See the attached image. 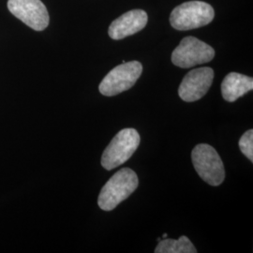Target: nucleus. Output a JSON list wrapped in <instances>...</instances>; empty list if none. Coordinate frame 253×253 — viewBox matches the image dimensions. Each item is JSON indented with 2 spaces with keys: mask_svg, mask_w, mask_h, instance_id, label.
<instances>
[{
  "mask_svg": "<svg viewBox=\"0 0 253 253\" xmlns=\"http://www.w3.org/2000/svg\"><path fill=\"white\" fill-rule=\"evenodd\" d=\"M156 253H196L197 250L191 243L190 239L182 235L177 240L171 238H164L159 241Z\"/></svg>",
  "mask_w": 253,
  "mask_h": 253,
  "instance_id": "9b49d317",
  "label": "nucleus"
},
{
  "mask_svg": "<svg viewBox=\"0 0 253 253\" xmlns=\"http://www.w3.org/2000/svg\"><path fill=\"white\" fill-rule=\"evenodd\" d=\"M253 89V78L240 73H229L221 83V94L228 102H234Z\"/></svg>",
  "mask_w": 253,
  "mask_h": 253,
  "instance_id": "9d476101",
  "label": "nucleus"
},
{
  "mask_svg": "<svg viewBox=\"0 0 253 253\" xmlns=\"http://www.w3.org/2000/svg\"><path fill=\"white\" fill-rule=\"evenodd\" d=\"M191 160L200 177L209 185L217 187L224 181V164L216 149L211 145H196L191 152Z\"/></svg>",
  "mask_w": 253,
  "mask_h": 253,
  "instance_id": "20e7f679",
  "label": "nucleus"
},
{
  "mask_svg": "<svg viewBox=\"0 0 253 253\" xmlns=\"http://www.w3.org/2000/svg\"><path fill=\"white\" fill-rule=\"evenodd\" d=\"M143 73V65L138 61L124 62L114 68L102 79L99 90L103 96L113 97L128 90Z\"/></svg>",
  "mask_w": 253,
  "mask_h": 253,
  "instance_id": "39448f33",
  "label": "nucleus"
},
{
  "mask_svg": "<svg viewBox=\"0 0 253 253\" xmlns=\"http://www.w3.org/2000/svg\"><path fill=\"white\" fill-rule=\"evenodd\" d=\"M140 141V135L134 128L121 129L102 154V167L111 171L126 163L137 150Z\"/></svg>",
  "mask_w": 253,
  "mask_h": 253,
  "instance_id": "7ed1b4c3",
  "label": "nucleus"
},
{
  "mask_svg": "<svg viewBox=\"0 0 253 253\" xmlns=\"http://www.w3.org/2000/svg\"><path fill=\"white\" fill-rule=\"evenodd\" d=\"M215 56V50L195 37L184 38L172 54L173 65L189 69L201 64L210 62Z\"/></svg>",
  "mask_w": 253,
  "mask_h": 253,
  "instance_id": "423d86ee",
  "label": "nucleus"
},
{
  "mask_svg": "<svg viewBox=\"0 0 253 253\" xmlns=\"http://www.w3.org/2000/svg\"><path fill=\"white\" fill-rule=\"evenodd\" d=\"M139 185L136 172L129 168H123L116 172L101 189L98 205L104 211H111L131 195Z\"/></svg>",
  "mask_w": 253,
  "mask_h": 253,
  "instance_id": "f257e3e1",
  "label": "nucleus"
},
{
  "mask_svg": "<svg viewBox=\"0 0 253 253\" xmlns=\"http://www.w3.org/2000/svg\"><path fill=\"white\" fill-rule=\"evenodd\" d=\"M9 10L19 20L36 31H42L49 25V13L41 0H9Z\"/></svg>",
  "mask_w": 253,
  "mask_h": 253,
  "instance_id": "0eeeda50",
  "label": "nucleus"
},
{
  "mask_svg": "<svg viewBox=\"0 0 253 253\" xmlns=\"http://www.w3.org/2000/svg\"><path fill=\"white\" fill-rule=\"evenodd\" d=\"M214 79V71L209 68H198L190 71L181 82L178 94L186 102L199 100L208 93Z\"/></svg>",
  "mask_w": 253,
  "mask_h": 253,
  "instance_id": "6e6552de",
  "label": "nucleus"
},
{
  "mask_svg": "<svg viewBox=\"0 0 253 253\" xmlns=\"http://www.w3.org/2000/svg\"><path fill=\"white\" fill-rule=\"evenodd\" d=\"M148 21L143 9H132L116 19L109 27L108 34L113 40H122L134 35L145 28Z\"/></svg>",
  "mask_w": 253,
  "mask_h": 253,
  "instance_id": "1a4fd4ad",
  "label": "nucleus"
},
{
  "mask_svg": "<svg viewBox=\"0 0 253 253\" xmlns=\"http://www.w3.org/2000/svg\"><path fill=\"white\" fill-rule=\"evenodd\" d=\"M215 17L212 6L204 1L185 2L172 9L170 23L174 29L187 31L208 26Z\"/></svg>",
  "mask_w": 253,
  "mask_h": 253,
  "instance_id": "f03ea898",
  "label": "nucleus"
},
{
  "mask_svg": "<svg viewBox=\"0 0 253 253\" xmlns=\"http://www.w3.org/2000/svg\"><path fill=\"white\" fill-rule=\"evenodd\" d=\"M239 148L241 152L253 163V130L249 129L241 136L239 140Z\"/></svg>",
  "mask_w": 253,
  "mask_h": 253,
  "instance_id": "f8f14e48",
  "label": "nucleus"
},
{
  "mask_svg": "<svg viewBox=\"0 0 253 253\" xmlns=\"http://www.w3.org/2000/svg\"><path fill=\"white\" fill-rule=\"evenodd\" d=\"M167 236H168V235H167V234H163V237H162V239H164V238H167Z\"/></svg>",
  "mask_w": 253,
  "mask_h": 253,
  "instance_id": "ddd939ff",
  "label": "nucleus"
}]
</instances>
